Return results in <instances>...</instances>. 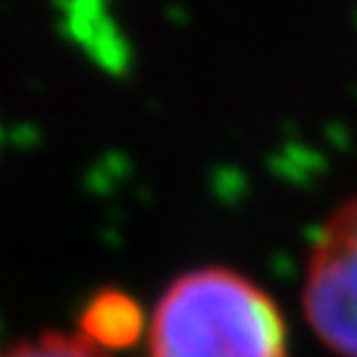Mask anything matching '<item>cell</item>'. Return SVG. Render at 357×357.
Returning a JSON list of instances; mask_svg holds the SVG:
<instances>
[{
	"label": "cell",
	"instance_id": "6da1fadb",
	"mask_svg": "<svg viewBox=\"0 0 357 357\" xmlns=\"http://www.w3.org/2000/svg\"><path fill=\"white\" fill-rule=\"evenodd\" d=\"M148 357H289L279 304L232 266L178 273L148 320Z\"/></svg>",
	"mask_w": 357,
	"mask_h": 357
},
{
	"label": "cell",
	"instance_id": "277c9868",
	"mask_svg": "<svg viewBox=\"0 0 357 357\" xmlns=\"http://www.w3.org/2000/svg\"><path fill=\"white\" fill-rule=\"evenodd\" d=\"M3 357H113V354L104 351L100 345H94V342H88L82 333H75V335L44 333L38 339L13 345Z\"/></svg>",
	"mask_w": 357,
	"mask_h": 357
},
{
	"label": "cell",
	"instance_id": "3957f363",
	"mask_svg": "<svg viewBox=\"0 0 357 357\" xmlns=\"http://www.w3.org/2000/svg\"><path fill=\"white\" fill-rule=\"evenodd\" d=\"M142 329V310L123 295H100L82 320V335L104 351L119 348Z\"/></svg>",
	"mask_w": 357,
	"mask_h": 357
},
{
	"label": "cell",
	"instance_id": "7a4b0ae2",
	"mask_svg": "<svg viewBox=\"0 0 357 357\" xmlns=\"http://www.w3.org/2000/svg\"><path fill=\"white\" fill-rule=\"evenodd\" d=\"M301 307L326 351L357 357V195L329 213L310 245Z\"/></svg>",
	"mask_w": 357,
	"mask_h": 357
}]
</instances>
